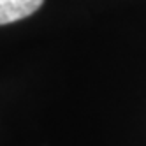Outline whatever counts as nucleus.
Instances as JSON below:
<instances>
[{
  "instance_id": "f257e3e1",
  "label": "nucleus",
  "mask_w": 146,
  "mask_h": 146,
  "mask_svg": "<svg viewBox=\"0 0 146 146\" xmlns=\"http://www.w3.org/2000/svg\"><path fill=\"white\" fill-rule=\"evenodd\" d=\"M44 0H0V25H9L34 14Z\"/></svg>"
}]
</instances>
